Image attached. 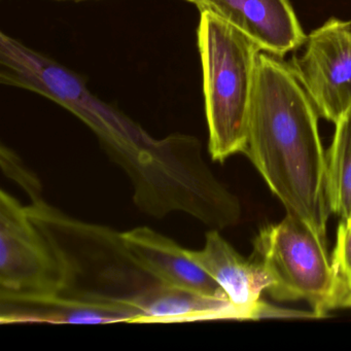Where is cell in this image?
<instances>
[{
  "mask_svg": "<svg viewBox=\"0 0 351 351\" xmlns=\"http://www.w3.org/2000/svg\"><path fill=\"white\" fill-rule=\"evenodd\" d=\"M318 114L291 65L261 52L243 154L287 215L326 239L330 206Z\"/></svg>",
  "mask_w": 351,
  "mask_h": 351,
  "instance_id": "6da1fadb",
  "label": "cell"
},
{
  "mask_svg": "<svg viewBox=\"0 0 351 351\" xmlns=\"http://www.w3.org/2000/svg\"><path fill=\"white\" fill-rule=\"evenodd\" d=\"M197 38L203 71L208 149L223 162L244 153L260 49L213 12H200Z\"/></svg>",
  "mask_w": 351,
  "mask_h": 351,
  "instance_id": "7a4b0ae2",
  "label": "cell"
},
{
  "mask_svg": "<svg viewBox=\"0 0 351 351\" xmlns=\"http://www.w3.org/2000/svg\"><path fill=\"white\" fill-rule=\"evenodd\" d=\"M252 260L261 263L272 277L268 291L275 300H303L315 317L348 307L326 239L295 217L287 215L279 223L261 229L254 240Z\"/></svg>",
  "mask_w": 351,
  "mask_h": 351,
  "instance_id": "3957f363",
  "label": "cell"
},
{
  "mask_svg": "<svg viewBox=\"0 0 351 351\" xmlns=\"http://www.w3.org/2000/svg\"><path fill=\"white\" fill-rule=\"evenodd\" d=\"M77 279L71 258L28 207L0 193V301L69 293Z\"/></svg>",
  "mask_w": 351,
  "mask_h": 351,
  "instance_id": "277c9868",
  "label": "cell"
},
{
  "mask_svg": "<svg viewBox=\"0 0 351 351\" xmlns=\"http://www.w3.org/2000/svg\"><path fill=\"white\" fill-rule=\"evenodd\" d=\"M0 66L3 85L40 94L64 106L108 145L149 139L132 121L96 98L77 73L5 34L0 36Z\"/></svg>",
  "mask_w": 351,
  "mask_h": 351,
  "instance_id": "5b68a950",
  "label": "cell"
},
{
  "mask_svg": "<svg viewBox=\"0 0 351 351\" xmlns=\"http://www.w3.org/2000/svg\"><path fill=\"white\" fill-rule=\"evenodd\" d=\"M305 44L291 67L319 117L336 124L351 106V22L332 18Z\"/></svg>",
  "mask_w": 351,
  "mask_h": 351,
  "instance_id": "8992f818",
  "label": "cell"
},
{
  "mask_svg": "<svg viewBox=\"0 0 351 351\" xmlns=\"http://www.w3.org/2000/svg\"><path fill=\"white\" fill-rule=\"evenodd\" d=\"M188 254L217 281L243 320L285 315L261 301L263 291L273 283L268 271L261 263L244 258L217 230L206 234L202 250Z\"/></svg>",
  "mask_w": 351,
  "mask_h": 351,
  "instance_id": "52a82bcc",
  "label": "cell"
},
{
  "mask_svg": "<svg viewBox=\"0 0 351 351\" xmlns=\"http://www.w3.org/2000/svg\"><path fill=\"white\" fill-rule=\"evenodd\" d=\"M129 260L155 282L164 287L226 298L223 289L174 240L147 227L121 234Z\"/></svg>",
  "mask_w": 351,
  "mask_h": 351,
  "instance_id": "ba28073f",
  "label": "cell"
},
{
  "mask_svg": "<svg viewBox=\"0 0 351 351\" xmlns=\"http://www.w3.org/2000/svg\"><path fill=\"white\" fill-rule=\"evenodd\" d=\"M1 324H106L132 322L138 312L128 297L96 293H60L34 300L0 301Z\"/></svg>",
  "mask_w": 351,
  "mask_h": 351,
  "instance_id": "9c48e42d",
  "label": "cell"
},
{
  "mask_svg": "<svg viewBox=\"0 0 351 351\" xmlns=\"http://www.w3.org/2000/svg\"><path fill=\"white\" fill-rule=\"evenodd\" d=\"M205 10L243 32L261 52L277 58L297 50L307 38L289 0H206Z\"/></svg>",
  "mask_w": 351,
  "mask_h": 351,
  "instance_id": "30bf717a",
  "label": "cell"
},
{
  "mask_svg": "<svg viewBox=\"0 0 351 351\" xmlns=\"http://www.w3.org/2000/svg\"><path fill=\"white\" fill-rule=\"evenodd\" d=\"M138 318L135 324H169L211 319H243L229 299L155 283L129 295Z\"/></svg>",
  "mask_w": 351,
  "mask_h": 351,
  "instance_id": "8fae6325",
  "label": "cell"
},
{
  "mask_svg": "<svg viewBox=\"0 0 351 351\" xmlns=\"http://www.w3.org/2000/svg\"><path fill=\"white\" fill-rule=\"evenodd\" d=\"M326 154V192L330 213L351 219V106L336 123Z\"/></svg>",
  "mask_w": 351,
  "mask_h": 351,
  "instance_id": "7c38bea8",
  "label": "cell"
},
{
  "mask_svg": "<svg viewBox=\"0 0 351 351\" xmlns=\"http://www.w3.org/2000/svg\"><path fill=\"white\" fill-rule=\"evenodd\" d=\"M332 264L348 297V307H351V225L341 221L337 231V241Z\"/></svg>",
  "mask_w": 351,
  "mask_h": 351,
  "instance_id": "4fadbf2b",
  "label": "cell"
},
{
  "mask_svg": "<svg viewBox=\"0 0 351 351\" xmlns=\"http://www.w3.org/2000/svg\"><path fill=\"white\" fill-rule=\"evenodd\" d=\"M184 1H188V3H193V5H196L198 8L199 11H202L203 8H204L205 3H206V0H184Z\"/></svg>",
  "mask_w": 351,
  "mask_h": 351,
  "instance_id": "5bb4252c",
  "label": "cell"
},
{
  "mask_svg": "<svg viewBox=\"0 0 351 351\" xmlns=\"http://www.w3.org/2000/svg\"><path fill=\"white\" fill-rule=\"evenodd\" d=\"M345 223H349V225H351V219H350V221H345Z\"/></svg>",
  "mask_w": 351,
  "mask_h": 351,
  "instance_id": "9a60e30c",
  "label": "cell"
}]
</instances>
